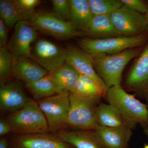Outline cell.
<instances>
[{
    "label": "cell",
    "mask_w": 148,
    "mask_h": 148,
    "mask_svg": "<svg viewBox=\"0 0 148 148\" xmlns=\"http://www.w3.org/2000/svg\"><path fill=\"white\" fill-rule=\"evenodd\" d=\"M140 49H129L119 53L92 57L95 71L108 88L121 86L123 72L126 65L140 54Z\"/></svg>",
    "instance_id": "cell-1"
},
{
    "label": "cell",
    "mask_w": 148,
    "mask_h": 148,
    "mask_svg": "<svg viewBox=\"0 0 148 148\" xmlns=\"http://www.w3.org/2000/svg\"><path fill=\"white\" fill-rule=\"evenodd\" d=\"M106 96L109 104L118 111L127 126L131 128L138 124H146L148 119L147 105L127 93L121 86L109 88Z\"/></svg>",
    "instance_id": "cell-2"
},
{
    "label": "cell",
    "mask_w": 148,
    "mask_h": 148,
    "mask_svg": "<svg viewBox=\"0 0 148 148\" xmlns=\"http://www.w3.org/2000/svg\"><path fill=\"white\" fill-rule=\"evenodd\" d=\"M6 121L15 134L47 133V121L37 102L30 99L22 108L11 113Z\"/></svg>",
    "instance_id": "cell-3"
},
{
    "label": "cell",
    "mask_w": 148,
    "mask_h": 148,
    "mask_svg": "<svg viewBox=\"0 0 148 148\" xmlns=\"http://www.w3.org/2000/svg\"><path fill=\"white\" fill-rule=\"evenodd\" d=\"M145 39L143 35L106 38H84L79 40V45L83 51L93 57L101 54H114L137 47L145 42Z\"/></svg>",
    "instance_id": "cell-4"
},
{
    "label": "cell",
    "mask_w": 148,
    "mask_h": 148,
    "mask_svg": "<svg viewBox=\"0 0 148 148\" xmlns=\"http://www.w3.org/2000/svg\"><path fill=\"white\" fill-rule=\"evenodd\" d=\"M101 98L69 93L70 109L67 125L80 129L95 130L98 125L95 119V110Z\"/></svg>",
    "instance_id": "cell-5"
},
{
    "label": "cell",
    "mask_w": 148,
    "mask_h": 148,
    "mask_svg": "<svg viewBox=\"0 0 148 148\" xmlns=\"http://www.w3.org/2000/svg\"><path fill=\"white\" fill-rule=\"evenodd\" d=\"M37 103L45 116L49 131H58L67 125L70 109L69 92L42 99Z\"/></svg>",
    "instance_id": "cell-6"
},
{
    "label": "cell",
    "mask_w": 148,
    "mask_h": 148,
    "mask_svg": "<svg viewBox=\"0 0 148 148\" xmlns=\"http://www.w3.org/2000/svg\"><path fill=\"white\" fill-rule=\"evenodd\" d=\"M29 21L37 31L57 38H71L79 34L70 21L53 13L36 12Z\"/></svg>",
    "instance_id": "cell-7"
},
{
    "label": "cell",
    "mask_w": 148,
    "mask_h": 148,
    "mask_svg": "<svg viewBox=\"0 0 148 148\" xmlns=\"http://www.w3.org/2000/svg\"><path fill=\"white\" fill-rule=\"evenodd\" d=\"M110 17L115 28L123 36H137L147 30L145 15L125 5L111 14Z\"/></svg>",
    "instance_id": "cell-8"
},
{
    "label": "cell",
    "mask_w": 148,
    "mask_h": 148,
    "mask_svg": "<svg viewBox=\"0 0 148 148\" xmlns=\"http://www.w3.org/2000/svg\"><path fill=\"white\" fill-rule=\"evenodd\" d=\"M67 52V49L40 39L32 49L31 58L49 72L65 63Z\"/></svg>",
    "instance_id": "cell-9"
},
{
    "label": "cell",
    "mask_w": 148,
    "mask_h": 148,
    "mask_svg": "<svg viewBox=\"0 0 148 148\" xmlns=\"http://www.w3.org/2000/svg\"><path fill=\"white\" fill-rule=\"evenodd\" d=\"M37 32L29 21H20L16 24L7 47L14 57L25 56L31 58V45L37 38Z\"/></svg>",
    "instance_id": "cell-10"
},
{
    "label": "cell",
    "mask_w": 148,
    "mask_h": 148,
    "mask_svg": "<svg viewBox=\"0 0 148 148\" xmlns=\"http://www.w3.org/2000/svg\"><path fill=\"white\" fill-rule=\"evenodd\" d=\"M12 148H72L56 135L47 133L15 134L11 140Z\"/></svg>",
    "instance_id": "cell-11"
},
{
    "label": "cell",
    "mask_w": 148,
    "mask_h": 148,
    "mask_svg": "<svg viewBox=\"0 0 148 148\" xmlns=\"http://www.w3.org/2000/svg\"><path fill=\"white\" fill-rule=\"evenodd\" d=\"M67 50L65 63L73 67L80 75L93 80L106 94L108 88L95 71L92 57L76 47H69Z\"/></svg>",
    "instance_id": "cell-12"
},
{
    "label": "cell",
    "mask_w": 148,
    "mask_h": 148,
    "mask_svg": "<svg viewBox=\"0 0 148 148\" xmlns=\"http://www.w3.org/2000/svg\"><path fill=\"white\" fill-rule=\"evenodd\" d=\"M30 99L21 86L14 81H1L0 109L1 111L11 113L22 108Z\"/></svg>",
    "instance_id": "cell-13"
},
{
    "label": "cell",
    "mask_w": 148,
    "mask_h": 148,
    "mask_svg": "<svg viewBox=\"0 0 148 148\" xmlns=\"http://www.w3.org/2000/svg\"><path fill=\"white\" fill-rule=\"evenodd\" d=\"M125 85L133 91L148 92V43L132 65L126 77Z\"/></svg>",
    "instance_id": "cell-14"
},
{
    "label": "cell",
    "mask_w": 148,
    "mask_h": 148,
    "mask_svg": "<svg viewBox=\"0 0 148 148\" xmlns=\"http://www.w3.org/2000/svg\"><path fill=\"white\" fill-rule=\"evenodd\" d=\"M48 73L32 58L13 56L11 74L16 79L22 81L25 84L38 80Z\"/></svg>",
    "instance_id": "cell-15"
},
{
    "label": "cell",
    "mask_w": 148,
    "mask_h": 148,
    "mask_svg": "<svg viewBox=\"0 0 148 148\" xmlns=\"http://www.w3.org/2000/svg\"><path fill=\"white\" fill-rule=\"evenodd\" d=\"M101 145L106 148H125L131 135V128L127 125L109 127L98 125L94 130Z\"/></svg>",
    "instance_id": "cell-16"
},
{
    "label": "cell",
    "mask_w": 148,
    "mask_h": 148,
    "mask_svg": "<svg viewBox=\"0 0 148 148\" xmlns=\"http://www.w3.org/2000/svg\"><path fill=\"white\" fill-rule=\"evenodd\" d=\"M71 12L69 21L75 29L85 33L93 17L88 0H69Z\"/></svg>",
    "instance_id": "cell-17"
},
{
    "label": "cell",
    "mask_w": 148,
    "mask_h": 148,
    "mask_svg": "<svg viewBox=\"0 0 148 148\" xmlns=\"http://www.w3.org/2000/svg\"><path fill=\"white\" fill-rule=\"evenodd\" d=\"M57 136L67 144L76 148H101L95 132L60 131Z\"/></svg>",
    "instance_id": "cell-18"
},
{
    "label": "cell",
    "mask_w": 148,
    "mask_h": 148,
    "mask_svg": "<svg viewBox=\"0 0 148 148\" xmlns=\"http://www.w3.org/2000/svg\"><path fill=\"white\" fill-rule=\"evenodd\" d=\"M48 75L60 88L69 93L74 92L80 75L73 67L66 63L49 72Z\"/></svg>",
    "instance_id": "cell-19"
},
{
    "label": "cell",
    "mask_w": 148,
    "mask_h": 148,
    "mask_svg": "<svg viewBox=\"0 0 148 148\" xmlns=\"http://www.w3.org/2000/svg\"><path fill=\"white\" fill-rule=\"evenodd\" d=\"M85 33L92 38H106L121 36L114 27L110 14L93 16L90 26Z\"/></svg>",
    "instance_id": "cell-20"
},
{
    "label": "cell",
    "mask_w": 148,
    "mask_h": 148,
    "mask_svg": "<svg viewBox=\"0 0 148 148\" xmlns=\"http://www.w3.org/2000/svg\"><path fill=\"white\" fill-rule=\"evenodd\" d=\"M25 85L34 98L38 101L68 92L60 88L48 74L36 81L25 84Z\"/></svg>",
    "instance_id": "cell-21"
},
{
    "label": "cell",
    "mask_w": 148,
    "mask_h": 148,
    "mask_svg": "<svg viewBox=\"0 0 148 148\" xmlns=\"http://www.w3.org/2000/svg\"><path fill=\"white\" fill-rule=\"evenodd\" d=\"M0 17L9 29L15 27L19 21H29L33 16L21 10L14 0H1Z\"/></svg>",
    "instance_id": "cell-22"
},
{
    "label": "cell",
    "mask_w": 148,
    "mask_h": 148,
    "mask_svg": "<svg viewBox=\"0 0 148 148\" xmlns=\"http://www.w3.org/2000/svg\"><path fill=\"white\" fill-rule=\"evenodd\" d=\"M95 119L97 124L103 127H117L126 125L118 111L109 104L98 105L95 110Z\"/></svg>",
    "instance_id": "cell-23"
},
{
    "label": "cell",
    "mask_w": 148,
    "mask_h": 148,
    "mask_svg": "<svg viewBox=\"0 0 148 148\" xmlns=\"http://www.w3.org/2000/svg\"><path fill=\"white\" fill-rule=\"evenodd\" d=\"M73 93L86 97H100L106 93L91 78L80 75Z\"/></svg>",
    "instance_id": "cell-24"
},
{
    "label": "cell",
    "mask_w": 148,
    "mask_h": 148,
    "mask_svg": "<svg viewBox=\"0 0 148 148\" xmlns=\"http://www.w3.org/2000/svg\"><path fill=\"white\" fill-rule=\"evenodd\" d=\"M93 16L110 14L123 5L121 0H88Z\"/></svg>",
    "instance_id": "cell-25"
},
{
    "label": "cell",
    "mask_w": 148,
    "mask_h": 148,
    "mask_svg": "<svg viewBox=\"0 0 148 148\" xmlns=\"http://www.w3.org/2000/svg\"><path fill=\"white\" fill-rule=\"evenodd\" d=\"M13 56L6 46L0 48V77L1 81L11 74Z\"/></svg>",
    "instance_id": "cell-26"
},
{
    "label": "cell",
    "mask_w": 148,
    "mask_h": 148,
    "mask_svg": "<svg viewBox=\"0 0 148 148\" xmlns=\"http://www.w3.org/2000/svg\"><path fill=\"white\" fill-rule=\"evenodd\" d=\"M51 3L53 13L60 18L69 21L71 12L69 0H52Z\"/></svg>",
    "instance_id": "cell-27"
},
{
    "label": "cell",
    "mask_w": 148,
    "mask_h": 148,
    "mask_svg": "<svg viewBox=\"0 0 148 148\" xmlns=\"http://www.w3.org/2000/svg\"><path fill=\"white\" fill-rule=\"evenodd\" d=\"M18 7L25 13L34 16L35 12V8L41 3L40 0H14Z\"/></svg>",
    "instance_id": "cell-28"
},
{
    "label": "cell",
    "mask_w": 148,
    "mask_h": 148,
    "mask_svg": "<svg viewBox=\"0 0 148 148\" xmlns=\"http://www.w3.org/2000/svg\"><path fill=\"white\" fill-rule=\"evenodd\" d=\"M123 4L143 14L148 12V5L142 0H121Z\"/></svg>",
    "instance_id": "cell-29"
},
{
    "label": "cell",
    "mask_w": 148,
    "mask_h": 148,
    "mask_svg": "<svg viewBox=\"0 0 148 148\" xmlns=\"http://www.w3.org/2000/svg\"><path fill=\"white\" fill-rule=\"evenodd\" d=\"M8 28L0 19V47L6 46L8 39Z\"/></svg>",
    "instance_id": "cell-30"
},
{
    "label": "cell",
    "mask_w": 148,
    "mask_h": 148,
    "mask_svg": "<svg viewBox=\"0 0 148 148\" xmlns=\"http://www.w3.org/2000/svg\"><path fill=\"white\" fill-rule=\"evenodd\" d=\"M11 132V129L9 125L8 124L6 120L3 119H0V135L4 136Z\"/></svg>",
    "instance_id": "cell-31"
},
{
    "label": "cell",
    "mask_w": 148,
    "mask_h": 148,
    "mask_svg": "<svg viewBox=\"0 0 148 148\" xmlns=\"http://www.w3.org/2000/svg\"><path fill=\"white\" fill-rule=\"evenodd\" d=\"M0 148H8V140L5 138H2L0 140Z\"/></svg>",
    "instance_id": "cell-32"
},
{
    "label": "cell",
    "mask_w": 148,
    "mask_h": 148,
    "mask_svg": "<svg viewBox=\"0 0 148 148\" xmlns=\"http://www.w3.org/2000/svg\"><path fill=\"white\" fill-rule=\"evenodd\" d=\"M146 100H147V107L148 109V119L147 121V123H146V124L147 125V131L148 133V92H146Z\"/></svg>",
    "instance_id": "cell-33"
},
{
    "label": "cell",
    "mask_w": 148,
    "mask_h": 148,
    "mask_svg": "<svg viewBox=\"0 0 148 148\" xmlns=\"http://www.w3.org/2000/svg\"><path fill=\"white\" fill-rule=\"evenodd\" d=\"M145 16L146 18H147V23H148V26H147V30L148 29V12L146 14H145Z\"/></svg>",
    "instance_id": "cell-34"
},
{
    "label": "cell",
    "mask_w": 148,
    "mask_h": 148,
    "mask_svg": "<svg viewBox=\"0 0 148 148\" xmlns=\"http://www.w3.org/2000/svg\"><path fill=\"white\" fill-rule=\"evenodd\" d=\"M144 148H148V145H146L144 147Z\"/></svg>",
    "instance_id": "cell-35"
}]
</instances>
